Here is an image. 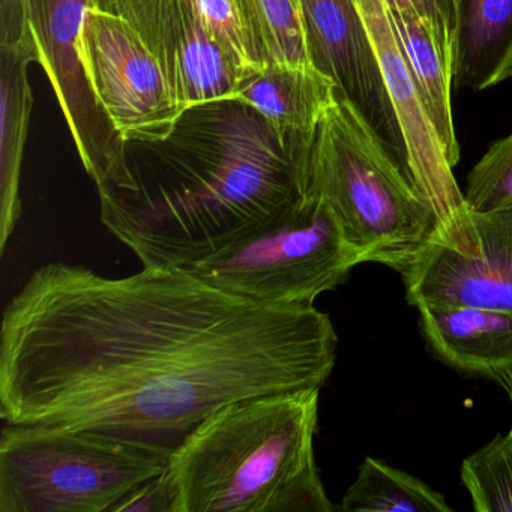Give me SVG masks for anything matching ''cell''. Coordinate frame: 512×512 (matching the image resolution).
<instances>
[{"instance_id":"obj_1","label":"cell","mask_w":512,"mask_h":512,"mask_svg":"<svg viewBox=\"0 0 512 512\" xmlns=\"http://www.w3.org/2000/svg\"><path fill=\"white\" fill-rule=\"evenodd\" d=\"M337 346L314 305L242 298L187 268L47 263L2 313L0 416L176 448L233 401L322 389Z\"/></svg>"},{"instance_id":"obj_2","label":"cell","mask_w":512,"mask_h":512,"mask_svg":"<svg viewBox=\"0 0 512 512\" xmlns=\"http://www.w3.org/2000/svg\"><path fill=\"white\" fill-rule=\"evenodd\" d=\"M155 145L128 160L131 190H98L101 223L145 268L202 262L307 196L310 146L283 142L241 101L191 107Z\"/></svg>"},{"instance_id":"obj_3","label":"cell","mask_w":512,"mask_h":512,"mask_svg":"<svg viewBox=\"0 0 512 512\" xmlns=\"http://www.w3.org/2000/svg\"><path fill=\"white\" fill-rule=\"evenodd\" d=\"M320 389L212 412L170 457L175 512H335L314 458Z\"/></svg>"},{"instance_id":"obj_4","label":"cell","mask_w":512,"mask_h":512,"mask_svg":"<svg viewBox=\"0 0 512 512\" xmlns=\"http://www.w3.org/2000/svg\"><path fill=\"white\" fill-rule=\"evenodd\" d=\"M307 194L331 209L364 263L401 274L443 245L430 203L338 89L308 151Z\"/></svg>"},{"instance_id":"obj_5","label":"cell","mask_w":512,"mask_h":512,"mask_svg":"<svg viewBox=\"0 0 512 512\" xmlns=\"http://www.w3.org/2000/svg\"><path fill=\"white\" fill-rule=\"evenodd\" d=\"M173 451L100 430L5 424L0 512H112L166 472Z\"/></svg>"},{"instance_id":"obj_6","label":"cell","mask_w":512,"mask_h":512,"mask_svg":"<svg viewBox=\"0 0 512 512\" xmlns=\"http://www.w3.org/2000/svg\"><path fill=\"white\" fill-rule=\"evenodd\" d=\"M361 263L331 209L307 194L280 217L187 269L242 298L314 305Z\"/></svg>"},{"instance_id":"obj_7","label":"cell","mask_w":512,"mask_h":512,"mask_svg":"<svg viewBox=\"0 0 512 512\" xmlns=\"http://www.w3.org/2000/svg\"><path fill=\"white\" fill-rule=\"evenodd\" d=\"M88 8V0H26V26L86 172L98 190L127 191L134 184L127 142L101 106L80 55Z\"/></svg>"},{"instance_id":"obj_8","label":"cell","mask_w":512,"mask_h":512,"mask_svg":"<svg viewBox=\"0 0 512 512\" xmlns=\"http://www.w3.org/2000/svg\"><path fill=\"white\" fill-rule=\"evenodd\" d=\"M79 49L92 88L125 142L155 145L172 136L185 109L163 65L127 20L88 8Z\"/></svg>"},{"instance_id":"obj_9","label":"cell","mask_w":512,"mask_h":512,"mask_svg":"<svg viewBox=\"0 0 512 512\" xmlns=\"http://www.w3.org/2000/svg\"><path fill=\"white\" fill-rule=\"evenodd\" d=\"M376 49L386 91L403 131L407 160L416 187L439 220L443 245L460 253H475L476 238L464 194L455 182L439 136L410 73L383 0H356Z\"/></svg>"},{"instance_id":"obj_10","label":"cell","mask_w":512,"mask_h":512,"mask_svg":"<svg viewBox=\"0 0 512 512\" xmlns=\"http://www.w3.org/2000/svg\"><path fill=\"white\" fill-rule=\"evenodd\" d=\"M301 5L311 65L335 83L412 178L403 131L356 0H301Z\"/></svg>"},{"instance_id":"obj_11","label":"cell","mask_w":512,"mask_h":512,"mask_svg":"<svg viewBox=\"0 0 512 512\" xmlns=\"http://www.w3.org/2000/svg\"><path fill=\"white\" fill-rule=\"evenodd\" d=\"M127 20L163 65L185 112L233 98L247 77L208 34L188 0H98Z\"/></svg>"},{"instance_id":"obj_12","label":"cell","mask_w":512,"mask_h":512,"mask_svg":"<svg viewBox=\"0 0 512 512\" xmlns=\"http://www.w3.org/2000/svg\"><path fill=\"white\" fill-rule=\"evenodd\" d=\"M470 217L475 253L433 244L401 272L413 307L458 305L512 314V209Z\"/></svg>"},{"instance_id":"obj_13","label":"cell","mask_w":512,"mask_h":512,"mask_svg":"<svg viewBox=\"0 0 512 512\" xmlns=\"http://www.w3.org/2000/svg\"><path fill=\"white\" fill-rule=\"evenodd\" d=\"M422 332L446 364L512 388V314L458 305H419Z\"/></svg>"},{"instance_id":"obj_14","label":"cell","mask_w":512,"mask_h":512,"mask_svg":"<svg viewBox=\"0 0 512 512\" xmlns=\"http://www.w3.org/2000/svg\"><path fill=\"white\" fill-rule=\"evenodd\" d=\"M335 95V83L314 67L266 65L241 83L232 100L257 110L283 142L310 146Z\"/></svg>"},{"instance_id":"obj_15","label":"cell","mask_w":512,"mask_h":512,"mask_svg":"<svg viewBox=\"0 0 512 512\" xmlns=\"http://www.w3.org/2000/svg\"><path fill=\"white\" fill-rule=\"evenodd\" d=\"M32 46H0V254L7 251L22 215L20 179L34 97L28 68Z\"/></svg>"},{"instance_id":"obj_16","label":"cell","mask_w":512,"mask_h":512,"mask_svg":"<svg viewBox=\"0 0 512 512\" xmlns=\"http://www.w3.org/2000/svg\"><path fill=\"white\" fill-rule=\"evenodd\" d=\"M454 83L473 91L512 77V0H454Z\"/></svg>"},{"instance_id":"obj_17","label":"cell","mask_w":512,"mask_h":512,"mask_svg":"<svg viewBox=\"0 0 512 512\" xmlns=\"http://www.w3.org/2000/svg\"><path fill=\"white\" fill-rule=\"evenodd\" d=\"M410 73L418 86L428 118L439 136L443 151L454 167L460 160L451 107L454 61L437 40L433 29L412 10L383 0Z\"/></svg>"},{"instance_id":"obj_18","label":"cell","mask_w":512,"mask_h":512,"mask_svg":"<svg viewBox=\"0 0 512 512\" xmlns=\"http://www.w3.org/2000/svg\"><path fill=\"white\" fill-rule=\"evenodd\" d=\"M347 512H449L442 494L416 476L367 457L338 505Z\"/></svg>"},{"instance_id":"obj_19","label":"cell","mask_w":512,"mask_h":512,"mask_svg":"<svg viewBox=\"0 0 512 512\" xmlns=\"http://www.w3.org/2000/svg\"><path fill=\"white\" fill-rule=\"evenodd\" d=\"M242 2L265 67H313L308 56L301 0Z\"/></svg>"},{"instance_id":"obj_20","label":"cell","mask_w":512,"mask_h":512,"mask_svg":"<svg viewBox=\"0 0 512 512\" xmlns=\"http://www.w3.org/2000/svg\"><path fill=\"white\" fill-rule=\"evenodd\" d=\"M476 512H512V428L461 464Z\"/></svg>"},{"instance_id":"obj_21","label":"cell","mask_w":512,"mask_h":512,"mask_svg":"<svg viewBox=\"0 0 512 512\" xmlns=\"http://www.w3.org/2000/svg\"><path fill=\"white\" fill-rule=\"evenodd\" d=\"M208 34L223 47L239 70L250 77L263 70L242 0H188Z\"/></svg>"},{"instance_id":"obj_22","label":"cell","mask_w":512,"mask_h":512,"mask_svg":"<svg viewBox=\"0 0 512 512\" xmlns=\"http://www.w3.org/2000/svg\"><path fill=\"white\" fill-rule=\"evenodd\" d=\"M464 202L473 214L512 209V134L494 143L473 167Z\"/></svg>"},{"instance_id":"obj_23","label":"cell","mask_w":512,"mask_h":512,"mask_svg":"<svg viewBox=\"0 0 512 512\" xmlns=\"http://www.w3.org/2000/svg\"><path fill=\"white\" fill-rule=\"evenodd\" d=\"M175 508V487L166 470L131 491L112 512H175Z\"/></svg>"},{"instance_id":"obj_24","label":"cell","mask_w":512,"mask_h":512,"mask_svg":"<svg viewBox=\"0 0 512 512\" xmlns=\"http://www.w3.org/2000/svg\"><path fill=\"white\" fill-rule=\"evenodd\" d=\"M397 7L409 8L421 17L436 34L454 61L455 17L454 0H388Z\"/></svg>"},{"instance_id":"obj_25","label":"cell","mask_w":512,"mask_h":512,"mask_svg":"<svg viewBox=\"0 0 512 512\" xmlns=\"http://www.w3.org/2000/svg\"><path fill=\"white\" fill-rule=\"evenodd\" d=\"M34 46L26 26V0H0V46Z\"/></svg>"},{"instance_id":"obj_26","label":"cell","mask_w":512,"mask_h":512,"mask_svg":"<svg viewBox=\"0 0 512 512\" xmlns=\"http://www.w3.org/2000/svg\"><path fill=\"white\" fill-rule=\"evenodd\" d=\"M98 0H88L89 8H95L97 7Z\"/></svg>"},{"instance_id":"obj_27","label":"cell","mask_w":512,"mask_h":512,"mask_svg":"<svg viewBox=\"0 0 512 512\" xmlns=\"http://www.w3.org/2000/svg\"><path fill=\"white\" fill-rule=\"evenodd\" d=\"M508 391H509V394H511V397H512V388H509Z\"/></svg>"}]
</instances>
